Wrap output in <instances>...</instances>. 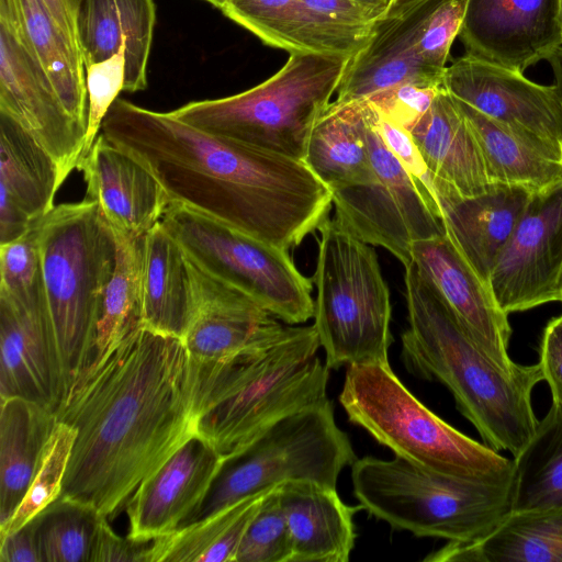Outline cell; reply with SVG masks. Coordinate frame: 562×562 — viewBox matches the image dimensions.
Listing matches in <instances>:
<instances>
[{
  "label": "cell",
  "mask_w": 562,
  "mask_h": 562,
  "mask_svg": "<svg viewBox=\"0 0 562 562\" xmlns=\"http://www.w3.org/2000/svg\"><path fill=\"white\" fill-rule=\"evenodd\" d=\"M56 415L76 430L60 495L116 516L196 434V369L183 339L134 330L89 362Z\"/></svg>",
  "instance_id": "obj_1"
},
{
  "label": "cell",
  "mask_w": 562,
  "mask_h": 562,
  "mask_svg": "<svg viewBox=\"0 0 562 562\" xmlns=\"http://www.w3.org/2000/svg\"><path fill=\"white\" fill-rule=\"evenodd\" d=\"M101 134L179 202L289 251L318 229L333 193L302 161L196 128L117 98Z\"/></svg>",
  "instance_id": "obj_2"
},
{
  "label": "cell",
  "mask_w": 562,
  "mask_h": 562,
  "mask_svg": "<svg viewBox=\"0 0 562 562\" xmlns=\"http://www.w3.org/2000/svg\"><path fill=\"white\" fill-rule=\"evenodd\" d=\"M404 284L408 328L401 359L406 370L442 383L487 447L517 456L539 423L531 405L532 390L543 380L539 363L518 374L504 371L413 262L405 267Z\"/></svg>",
  "instance_id": "obj_3"
},
{
  "label": "cell",
  "mask_w": 562,
  "mask_h": 562,
  "mask_svg": "<svg viewBox=\"0 0 562 562\" xmlns=\"http://www.w3.org/2000/svg\"><path fill=\"white\" fill-rule=\"evenodd\" d=\"M312 326L196 369V432L226 458L278 420L326 401L329 369ZM194 364V363H193Z\"/></svg>",
  "instance_id": "obj_4"
},
{
  "label": "cell",
  "mask_w": 562,
  "mask_h": 562,
  "mask_svg": "<svg viewBox=\"0 0 562 562\" xmlns=\"http://www.w3.org/2000/svg\"><path fill=\"white\" fill-rule=\"evenodd\" d=\"M44 292L66 393L89 364L108 284L117 259L116 236L98 204L63 203L38 224Z\"/></svg>",
  "instance_id": "obj_5"
},
{
  "label": "cell",
  "mask_w": 562,
  "mask_h": 562,
  "mask_svg": "<svg viewBox=\"0 0 562 562\" xmlns=\"http://www.w3.org/2000/svg\"><path fill=\"white\" fill-rule=\"evenodd\" d=\"M339 402L352 424L423 470L487 483L510 482L513 460L438 417L408 391L389 362L347 367Z\"/></svg>",
  "instance_id": "obj_6"
},
{
  "label": "cell",
  "mask_w": 562,
  "mask_h": 562,
  "mask_svg": "<svg viewBox=\"0 0 562 562\" xmlns=\"http://www.w3.org/2000/svg\"><path fill=\"white\" fill-rule=\"evenodd\" d=\"M351 57L291 53L262 83L187 103L171 113L207 133L302 160L312 128L330 104Z\"/></svg>",
  "instance_id": "obj_7"
},
{
  "label": "cell",
  "mask_w": 562,
  "mask_h": 562,
  "mask_svg": "<svg viewBox=\"0 0 562 562\" xmlns=\"http://www.w3.org/2000/svg\"><path fill=\"white\" fill-rule=\"evenodd\" d=\"M353 494L370 515L417 537L469 541L509 512V483L451 477L394 457L356 459Z\"/></svg>",
  "instance_id": "obj_8"
},
{
  "label": "cell",
  "mask_w": 562,
  "mask_h": 562,
  "mask_svg": "<svg viewBox=\"0 0 562 562\" xmlns=\"http://www.w3.org/2000/svg\"><path fill=\"white\" fill-rule=\"evenodd\" d=\"M317 231L313 317L325 364L387 363L392 306L375 250L335 218Z\"/></svg>",
  "instance_id": "obj_9"
},
{
  "label": "cell",
  "mask_w": 562,
  "mask_h": 562,
  "mask_svg": "<svg viewBox=\"0 0 562 562\" xmlns=\"http://www.w3.org/2000/svg\"><path fill=\"white\" fill-rule=\"evenodd\" d=\"M355 461L350 440L336 424L327 398L278 420L223 458L204 501L186 526L288 481L311 480L336 487L342 469Z\"/></svg>",
  "instance_id": "obj_10"
},
{
  "label": "cell",
  "mask_w": 562,
  "mask_h": 562,
  "mask_svg": "<svg viewBox=\"0 0 562 562\" xmlns=\"http://www.w3.org/2000/svg\"><path fill=\"white\" fill-rule=\"evenodd\" d=\"M160 223L196 266L278 319L299 325L314 316L312 280L297 270L289 251L179 202L169 204Z\"/></svg>",
  "instance_id": "obj_11"
},
{
  "label": "cell",
  "mask_w": 562,
  "mask_h": 562,
  "mask_svg": "<svg viewBox=\"0 0 562 562\" xmlns=\"http://www.w3.org/2000/svg\"><path fill=\"white\" fill-rule=\"evenodd\" d=\"M364 100L368 147L375 180L331 191L335 220L371 246H381L404 267L412 262L411 245L446 234L430 192L418 183L387 148Z\"/></svg>",
  "instance_id": "obj_12"
},
{
  "label": "cell",
  "mask_w": 562,
  "mask_h": 562,
  "mask_svg": "<svg viewBox=\"0 0 562 562\" xmlns=\"http://www.w3.org/2000/svg\"><path fill=\"white\" fill-rule=\"evenodd\" d=\"M562 181L533 192L490 278L507 315L561 302Z\"/></svg>",
  "instance_id": "obj_13"
},
{
  "label": "cell",
  "mask_w": 562,
  "mask_h": 562,
  "mask_svg": "<svg viewBox=\"0 0 562 562\" xmlns=\"http://www.w3.org/2000/svg\"><path fill=\"white\" fill-rule=\"evenodd\" d=\"M441 87L562 161V103L553 85L464 54L447 66Z\"/></svg>",
  "instance_id": "obj_14"
},
{
  "label": "cell",
  "mask_w": 562,
  "mask_h": 562,
  "mask_svg": "<svg viewBox=\"0 0 562 562\" xmlns=\"http://www.w3.org/2000/svg\"><path fill=\"white\" fill-rule=\"evenodd\" d=\"M0 112L15 120L50 154L64 180L77 169L86 125L67 111L41 66L1 24Z\"/></svg>",
  "instance_id": "obj_15"
},
{
  "label": "cell",
  "mask_w": 562,
  "mask_h": 562,
  "mask_svg": "<svg viewBox=\"0 0 562 562\" xmlns=\"http://www.w3.org/2000/svg\"><path fill=\"white\" fill-rule=\"evenodd\" d=\"M465 54L524 74L562 46L559 0H467Z\"/></svg>",
  "instance_id": "obj_16"
},
{
  "label": "cell",
  "mask_w": 562,
  "mask_h": 562,
  "mask_svg": "<svg viewBox=\"0 0 562 562\" xmlns=\"http://www.w3.org/2000/svg\"><path fill=\"white\" fill-rule=\"evenodd\" d=\"M223 458L198 432L128 499L127 536L150 542L184 527L204 501Z\"/></svg>",
  "instance_id": "obj_17"
},
{
  "label": "cell",
  "mask_w": 562,
  "mask_h": 562,
  "mask_svg": "<svg viewBox=\"0 0 562 562\" xmlns=\"http://www.w3.org/2000/svg\"><path fill=\"white\" fill-rule=\"evenodd\" d=\"M412 262L439 291L482 350L504 371L518 374L528 366L508 353L512 328L491 288L477 276L447 233L411 245Z\"/></svg>",
  "instance_id": "obj_18"
},
{
  "label": "cell",
  "mask_w": 562,
  "mask_h": 562,
  "mask_svg": "<svg viewBox=\"0 0 562 562\" xmlns=\"http://www.w3.org/2000/svg\"><path fill=\"white\" fill-rule=\"evenodd\" d=\"M66 395L46 300L0 294V396H20L55 412Z\"/></svg>",
  "instance_id": "obj_19"
},
{
  "label": "cell",
  "mask_w": 562,
  "mask_h": 562,
  "mask_svg": "<svg viewBox=\"0 0 562 562\" xmlns=\"http://www.w3.org/2000/svg\"><path fill=\"white\" fill-rule=\"evenodd\" d=\"M191 262L196 311L183 341L195 367L266 345L282 334L285 326L254 299Z\"/></svg>",
  "instance_id": "obj_20"
},
{
  "label": "cell",
  "mask_w": 562,
  "mask_h": 562,
  "mask_svg": "<svg viewBox=\"0 0 562 562\" xmlns=\"http://www.w3.org/2000/svg\"><path fill=\"white\" fill-rule=\"evenodd\" d=\"M77 169L83 176L86 199L98 204L117 236L146 235L171 203L154 173L101 133Z\"/></svg>",
  "instance_id": "obj_21"
},
{
  "label": "cell",
  "mask_w": 562,
  "mask_h": 562,
  "mask_svg": "<svg viewBox=\"0 0 562 562\" xmlns=\"http://www.w3.org/2000/svg\"><path fill=\"white\" fill-rule=\"evenodd\" d=\"M442 0H426L409 11L375 21L367 44L355 54L337 89L336 103H348L404 83L442 86V77L424 60L419 49L422 26Z\"/></svg>",
  "instance_id": "obj_22"
},
{
  "label": "cell",
  "mask_w": 562,
  "mask_h": 562,
  "mask_svg": "<svg viewBox=\"0 0 562 562\" xmlns=\"http://www.w3.org/2000/svg\"><path fill=\"white\" fill-rule=\"evenodd\" d=\"M432 192L447 235L490 286L496 260L533 192L520 186L497 183L484 193L463 196L434 176Z\"/></svg>",
  "instance_id": "obj_23"
},
{
  "label": "cell",
  "mask_w": 562,
  "mask_h": 562,
  "mask_svg": "<svg viewBox=\"0 0 562 562\" xmlns=\"http://www.w3.org/2000/svg\"><path fill=\"white\" fill-rule=\"evenodd\" d=\"M64 181L50 154L0 112V245L19 238L52 212Z\"/></svg>",
  "instance_id": "obj_24"
},
{
  "label": "cell",
  "mask_w": 562,
  "mask_h": 562,
  "mask_svg": "<svg viewBox=\"0 0 562 562\" xmlns=\"http://www.w3.org/2000/svg\"><path fill=\"white\" fill-rule=\"evenodd\" d=\"M155 20L153 0H80L76 29L85 67L124 47V91L145 89Z\"/></svg>",
  "instance_id": "obj_25"
},
{
  "label": "cell",
  "mask_w": 562,
  "mask_h": 562,
  "mask_svg": "<svg viewBox=\"0 0 562 562\" xmlns=\"http://www.w3.org/2000/svg\"><path fill=\"white\" fill-rule=\"evenodd\" d=\"M292 542V562H347L355 547L353 515L336 487L311 480L280 484Z\"/></svg>",
  "instance_id": "obj_26"
},
{
  "label": "cell",
  "mask_w": 562,
  "mask_h": 562,
  "mask_svg": "<svg viewBox=\"0 0 562 562\" xmlns=\"http://www.w3.org/2000/svg\"><path fill=\"white\" fill-rule=\"evenodd\" d=\"M5 26L49 78L67 111L87 127L86 68L80 48L61 31L43 0H0Z\"/></svg>",
  "instance_id": "obj_27"
},
{
  "label": "cell",
  "mask_w": 562,
  "mask_h": 562,
  "mask_svg": "<svg viewBox=\"0 0 562 562\" xmlns=\"http://www.w3.org/2000/svg\"><path fill=\"white\" fill-rule=\"evenodd\" d=\"M195 311L192 262L179 240L159 222L145 235L144 326L183 339Z\"/></svg>",
  "instance_id": "obj_28"
},
{
  "label": "cell",
  "mask_w": 562,
  "mask_h": 562,
  "mask_svg": "<svg viewBox=\"0 0 562 562\" xmlns=\"http://www.w3.org/2000/svg\"><path fill=\"white\" fill-rule=\"evenodd\" d=\"M411 134L430 173L461 195H477L494 186L465 116L442 87Z\"/></svg>",
  "instance_id": "obj_29"
},
{
  "label": "cell",
  "mask_w": 562,
  "mask_h": 562,
  "mask_svg": "<svg viewBox=\"0 0 562 562\" xmlns=\"http://www.w3.org/2000/svg\"><path fill=\"white\" fill-rule=\"evenodd\" d=\"M427 562H562V509L508 512L484 536L448 541Z\"/></svg>",
  "instance_id": "obj_30"
},
{
  "label": "cell",
  "mask_w": 562,
  "mask_h": 562,
  "mask_svg": "<svg viewBox=\"0 0 562 562\" xmlns=\"http://www.w3.org/2000/svg\"><path fill=\"white\" fill-rule=\"evenodd\" d=\"M364 100L330 102L310 134L303 162L330 191L375 180Z\"/></svg>",
  "instance_id": "obj_31"
},
{
  "label": "cell",
  "mask_w": 562,
  "mask_h": 562,
  "mask_svg": "<svg viewBox=\"0 0 562 562\" xmlns=\"http://www.w3.org/2000/svg\"><path fill=\"white\" fill-rule=\"evenodd\" d=\"M57 423L56 412L45 405L20 396L1 398L0 529L22 503Z\"/></svg>",
  "instance_id": "obj_32"
},
{
  "label": "cell",
  "mask_w": 562,
  "mask_h": 562,
  "mask_svg": "<svg viewBox=\"0 0 562 562\" xmlns=\"http://www.w3.org/2000/svg\"><path fill=\"white\" fill-rule=\"evenodd\" d=\"M454 100L473 132L493 184L520 186L538 192L562 181L560 159L531 139Z\"/></svg>",
  "instance_id": "obj_33"
},
{
  "label": "cell",
  "mask_w": 562,
  "mask_h": 562,
  "mask_svg": "<svg viewBox=\"0 0 562 562\" xmlns=\"http://www.w3.org/2000/svg\"><path fill=\"white\" fill-rule=\"evenodd\" d=\"M509 487V512L562 509V405L551 403L514 457Z\"/></svg>",
  "instance_id": "obj_34"
},
{
  "label": "cell",
  "mask_w": 562,
  "mask_h": 562,
  "mask_svg": "<svg viewBox=\"0 0 562 562\" xmlns=\"http://www.w3.org/2000/svg\"><path fill=\"white\" fill-rule=\"evenodd\" d=\"M268 491L153 540L150 562H235L243 537Z\"/></svg>",
  "instance_id": "obj_35"
},
{
  "label": "cell",
  "mask_w": 562,
  "mask_h": 562,
  "mask_svg": "<svg viewBox=\"0 0 562 562\" xmlns=\"http://www.w3.org/2000/svg\"><path fill=\"white\" fill-rule=\"evenodd\" d=\"M115 236L117 240L116 266L104 293L91 360L100 358L127 335L144 326L145 235Z\"/></svg>",
  "instance_id": "obj_36"
},
{
  "label": "cell",
  "mask_w": 562,
  "mask_h": 562,
  "mask_svg": "<svg viewBox=\"0 0 562 562\" xmlns=\"http://www.w3.org/2000/svg\"><path fill=\"white\" fill-rule=\"evenodd\" d=\"M103 518L87 504L57 497L33 518L43 562H89Z\"/></svg>",
  "instance_id": "obj_37"
},
{
  "label": "cell",
  "mask_w": 562,
  "mask_h": 562,
  "mask_svg": "<svg viewBox=\"0 0 562 562\" xmlns=\"http://www.w3.org/2000/svg\"><path fill=\"white\" fill-rule=\"evenodd\" d=\"M75 439L76 430L58 422L22 503L7 526L0 529V538L29 522L60 496Z\"/></svg>",
  "instance_id": "obj_38"
},
{
  "label": "cell",
  "mask_w": 562,
  "mask_h": 562,
  "mask_svg": "<svg viewBox=\"0 0 562 562\" xmlns=\"http://www.w3.org/2000/svg\"><path fill=\"white\" fill-rule=\"evenodd\" d=\"M221 10L267 45L300 53L299 0H226Z\"/></svg>",
  "instance_id": "obj_39"
},
{
  "label": "cell",
  "mask_w": 562,
  "mask_h": 562,
  "mask_svg": "<svg viewBox=\"0 0 562 562\" xmlns=\"http://www.w3.org/2000/svg\"><path fill=\"white\" fill-rule=\"evenodd\" d=\"M235 562H292V542L280 484L263 495L243 537Z\"/></svg>",
  "instance_id": "obj_40"
},
{
  "label": "cell",
  "mask_w": 562,
  "mask_h": 562,
  "mask_svg": "<svg viewBox=\"0 0 562 562\" xmlns=\"http://www.w3.org/2000/svg\"><path fill=\"white\" fill-rule=\"evenodd\" d=\"M38 224L0 245V294L23 303L45 301Z\"/></svg>",
  "instance_id": "obj_41"
},
{
  "label": "cell",
  "mask_w": 562,
  "mask_h": 562,
  "mask_svg": "<svg viewBox=\"0 0 562 562\" xmlns=\"http://www.w3.org/2000/svg\"><path fill=\"white\" fill-rule=\"evenodd\" d=\"M125 49L109 59L86 66L88 115L86 144L81 159L88 154L101 131L102 122L111 105L124 91ZM80 159V160H81Z\"/></svg>",
  "instance_id": "obj_42"
},
{
  "label": "cell",
  "mask_w": 562,
  "mask_h": 562,
  "mask_svg": "<svg viewBox=\"0 0 562 562\" xmlns=\"http://www.w3.org/2000/svg\"><path fill=\"white\" fill-rule=\"evenodd\" d=\"M467 0H442L425 20L419 34V49L425 63L442 77L451 45L459 35Z\"/></svg>",
  "instance_id": "obj_43"
},
{
  "label": "cell",
  "mask_w": 562,
  "mask_h": 562,
  "mask_svg": "<svg viewBox=\"0 0 562 562\" xmlns=\"http://www.w3.org/2000/svg\"><path fill=\"white\" fill-rule=\"evenodd\" d=\"M440 88L404 83L381 90L367 100L382 116L411 132L428 111Z\"/></svg>",
  "instance_id": "obj_44"
},
{
  "label": "cell",
  "mask_w": 562,
  "mask_h": 562,
  "mask_svg": "<svg viewBox=\"0 0 562 562\" xmlns=\"http://www.w3.org/2000/svg\"><path fill=\"white\" fill-rule=\"evenodd\" d=\"M370 105L373 123L387 148L402 162L412 177L424 186L435 199L432 175L427 168L411 132L392 123L382 116L371 103Z\"/></svg>",
  "instance_id": "obj_45"
},
{
  "label": "cell",
  "mask_w": 562,
  "mask_h": 562,
  "mask_svg": "<svg viewBox=\"0 0 562 562\" xmlns=\"http://www.w3.org/2000/svg\"><path fill=\"white\" fill-rule=\"evenodd\" d=\"M151 541L116 535L104 517L100 524L89 562H150Z\"/></svg>",
  "instance_id": "obj_46"
},
{
  "label": "cell",
  "mask_w": 562,
  "mask_h": 562,
  "mask_svg": "<svg viewBox=\"0 0 562 562\" xmlns=\"http://www.w3.org/2000/svg\"><path fill=\"white\" fill-rule=\"evenodd\" d=\"M538 363L552 403L562 405V315L552 318L543 329Z\"/></svg>",
  "instance_id": "obj_47"
},
{
  "label": "cell",
  "mask_w": 562,
  "mask_h": 562,
  "mask_svg": "<svg viewBox=\"0 0 562 562\" xmlns=\"http://www.w3.org/2000/svg\"><path fill=\"white\" fill-rule=\"evenodd\" d=\"M0 540V562H43L33 519Z\"/></svg>",
  "instance_id": "obj_48"
},
{
  "label": "cell",
  "mask_w": 562,
  "mask_h": 562,
  "mask_svg": "<svg viewBox=\"0 0 562 562\" xmlns=\"http://www.w3.org/2000/svg\"><path fill=\"white\" fill-rule=\"evenodd\" d=\"M65 35L79 47L76 16L80 0H43Z\"/></svg>",
  "instance_id": "obj_49"
},
{
  "label": "cell",
  "mask_w": 562,
  "mask_h": 562,
  "mask_svg": "<svg viewBox=\"0 0 562 562\" xmlns=\"http://www.w3.org/2000/svg\"><path fill=\"white\" fill-rule=\"evenodd\" d=\"M554 79L553 87L562 103V46L555 48L546 59Z\"/></svg>",
  "instance_id": "obj_50"
},
{
  "label": "cell",
  "mask_w": 562,
  "mask_h": 562,
  "mask_svg": "<svg viewBox=\"0 0 562 562\" xmlns=\"http://www.w3.org/2000/svg\"><path fill=\"white\" fill-rule=\"evenodd\" d=\"M366 10H368L378 20L381 19L390 9L393 0H352Z\"/></svg>",
  "instance_id": "obj_51"
},
{
  "label": "cell",
  "mask_w": 562,
  "mask_h": 562,
  "mask_svg": "<svg viewBox=\"0 0 562 562\" xmlns=\"http://www.w3.org/2000/svg\"><path fill=\"white\" fill-rule=\"evenodd\" d=\"M424 1L426 0H393L390 9L382 18L401 15Z\"/></svg>",
  "instance_id": "obj_52"
},
{
  "label": "cell",
  "mask_w": 562,
  "mask_h": 562,
  "mask_svg": "<svg viewBox=\"0 0 562 562\" xmlns=\"http://www.w3.org/2000/svg\"><path fill=\"white\" fill-rule=\"evenodd\" d=\"M218 9H222L226 0H205Z\"/></svg>",
  "instance_id": "obj_53"
},
{
  "label": "cell",
  "mask_w": 562,
  "mask_h": 562,
  "mask_svg": "<svg viewBox=\"0 0 562 562\" xmlns=\"http://www.w3.org/2000/svg\"><path fill=\"white\" fill-rule=\"evenodd\" d=\"M559 4H560V20H561V24H562V0H559Z\"/></svg>",
  "instance_id": "obj_54"
},
{
  "label": "cell",
  "mask_w": 562,
  "mask_h": 562,
  "mask_svg": "<svg viewBox=\"0 0 562 562\" xmlns=\"http://www.w3.org/2000/svg\"><path fill=\"white\" fill-rule=\"evenodd\" d=\"M560 288H561V302H562V277H561V285H560Z\"/></svg>",
  "instance_id": "obj_55"
}]
</instances>
